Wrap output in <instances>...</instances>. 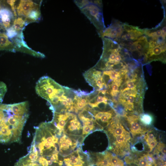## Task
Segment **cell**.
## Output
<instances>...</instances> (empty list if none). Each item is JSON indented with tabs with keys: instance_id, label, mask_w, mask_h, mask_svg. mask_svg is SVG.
Listing matches in <instances>:
<instances>
[{
	"instance_id": "obj_5",
	"label": "cell",
	"mask_w": 166,
	"mask_h": 166,
	"mask_svg": "<svg viewBox=\"0 0 166 166\" xmlns=\"http://www.w3.org/2000/svg\"><path fill=\"white\" fill-rule=\"evenodd\" d=\"M119 44L133 55L138 57L143 55L144 56L148 48V39L144 35L136 40L122 42Z\"/></svg>"
},
{
	"instance_id": "obj_12",
	"label": "cell",
	"mask_w": 166,
	"mask_h": 166,
	"mask_svg": "<svg viewBox=\"0 0 166 166\" xmlns=\"http://www.w3.org/2000/svg\"><path fill=\"white\" fill-rule=\"evenodd\" d=\"M95 121L98 124L108 126L112 121L113 112L111 110L107 111H97L91 109Z\"/></svg>"
},
{
	"instance_id": "obj_2",
	"label": "cell",
	"mask_w": 166,
	"mask_h": 166,
	"mask_svg": "<svg viewBox=\"0 0 166 166\" xmlns=\"http://www.w3.org/2000/svg\"><path fill=\"white\" fill-rule=\"evenodd\" d=\"M35 90L49 103L53 113L70 112L73 109L76 90L60 85L48 76H43L38 80Z\"/></svg>"
},
{
	"instance_id": "obj_11",
	"label": "cell",
	"mask_w": 166,
	"mask_h": 166,
	"mask_svg": "<svg viewBox=\"0 0 166 166\" xmlns=\"http://www.w3.org/2000/svg\"><path fill=\"white\" fill-rule=\"evenodd\" d=\"M127 164L133 163L137 166H156V160L151 155L146 154L140 156L138 158L131 159L128 157L125 158Z\"/></svg>"
},
{
	"instance_id": "obj_24",
	"label": "cell",
	"mask_w": 166,
	"mask_h": 166,
	"mask_svg": "<svg viewBox=\"0 0 166 166\" xmlns=\"http://www.w3.org/2000/svg\"><path fill=\"white\" fill-rule=\"evenodd\" d=\"M16 0H9L7 1V3L11 6L12 11H13L14 15L15 16H17V12L15 7V3Z\"/></svg>"
},
{
	"instance_id": "obj_23",
	"label": "cell",
	"mask_w": 166,
	"mask_h": 166,
	"mask_svg": "<svg viewBox=\"0 0 166 166\" xmlns=\"http://www.w3.org/2000/svg\"><path fill=\"white\" fill-rule=\"evenodd\" d=\"M94 128L93 127L83 125L82 131L83 135H87L91 131L93 130Z\"/></svg>"
},
{
	"instance_id": "obj_27",
	"label": "cell",
	"mask_w": 166,
	"mask_h": 166,
	"mask_svg": "<svg viewBox=\"0 0 166 166\" xmlns=\"http://www.w3.org/2000/svg\"></svg>"
},
{
	"instance_id": "obj_18",
	"label": "cell",
	"mask_w": 166,
	"mask_h": 166,
	"mask_svg": "<svg viewBox=\"0 0 166 166\" xmlns=\"http://www.w3.org/2000/svg\"><path fill=\"white\" fill-rule=\"evenodd\" d=\"M139 119L140 122L144 125H149L152 122V117L148 114H142L140 115Z\"/></svg>"
},
{
	"instance_id": "obj_3",
	"label": "cell",
	"mask_w": 166,
	"mask_h": 166,
	"mask_svg": "<svg viewBox=\"0 0 166 166\" xmlns=\"http://www.w3.org/2000/svg\"><path fill=\"white\" fill-rule=\"evenodd\" d=\"M81 12L89 19L96 29L100 36L105 28L101 0H74Z\"/></svg>"
},
{
	"instance_id": "obj_4",
	"label": "cell",
	"mask_w": 166,
	"mask_h": 166,
	"mask_svg": "<svg viewBox=\"0 0 166 166\" xmlns=\"http://www.w3.org/2000/svg\"><path fill=\"white\" fill-rule=\"evenodd\" d=\"M148 38V46L144 56L145 60L148 61L160 60L164 62L165 61L166 40Z\"/></svg>"
},
{
	"instance_id": "obj_6",
	"label": "cell",
	"mask_w": 166,
	"mask_h": 166,
	"mask_svg": "<svg viewBox=\"0 0 166 166\" xmlns=\"http://www.w3.org/2000/svg\"><path fill=\"white\" fill-rule=\"evenodd\" d=\"M83 75L86 82L93 87L94 90H101L105 87L102 72L94 66L86 71Z\"/></svg>"
},
{
	"instance_id": "obj_10",
	"label": "cell",
	"mask_w": 166,
	"mask_h": 166,
	"mask_svg": "<svg viewBox=\"0 0 166 166\" xmlns=\"http://www.w3.org/2000/svg\"><path fill=\"white\" fill-rule=\"evenodd\" d=\"M40 9V5L32 0H21L16 8V12L20 16H24L25 18L34 10Z\"/></svg>"
},
{
	"instance_id": "obj_26",
	"label": "cell",
	"mask_w": 166,
	"mask_h": 166,
	"mask_svg": "<svg viewBox=\"0 0 166 166\" xmlns=\"http://www.w3.org/2000/svg\"><path fill=\"white\" fill-rule=\"evenodd\" d=\"M97 166H103L102 165H96Z\"/></svg>"
},
{
	"instance_id": "obj_13",
	"label": "cell",
	"mask_w": 166,
	"mask_h": 166,
	"mask_svg": "<svg viewBox=\"0 0 166 166\" xmlns=\"http://www.w3.org/2000/svg\"><path fill=\"white\" fill-rule=\"evenodd\" d=\"M138 119L139 117L134 115L129 116L127 117L130 132L134 136L143 134L145 132L138 122Z\"/></svg>"
},
{
	"instance_id": "obj_16",
	"label": "cell",
	"mask_w": 166,
	"mask_h": 166,
	"mask_svg": "<svg viewBox=\"0 0 166 166\" xmlns=\"http://www.w3.org/2000/svg\"><path fill=\"white\" fill-rule=\"evenodd\" d=\"M102 73L107 75L111 82L120 78L121 76L119 72L113 70H105Z\"/></svg>"
},
{
	"instance_id": "obj_17",
	"label": "cell",
	"mask_w": 166,
	"mask_h": 166,
	"mask_svg": "<svg viewBox=\"0 0 166 166\" xmlns=\"http://www.w3.org/2000/svg\"><path fill=\"white\" fill-rule=\"evenodd\" d=\"M26 21L21 17L15 19L13 22V27L17 31L23 29Z\"/></svg>"
},
{
	"instance_id": "obj_25",
	"label": "cell",
	"mask_w": 166,
	"mask_h": 166,
	"mask_svg": "<svg viewBox=\"0 0 166 166\" xmlns=\"http://www.w3.org/2000/svg\"><path fill=\"white\" fill-rule=\"evenodd\" d=\"M2 5H1V1H0V11L2 9Z\"/></svg>"
},
{
	"instance_id": "obj_14",
	"label": "cell",
	"mask_w": 166,
	"mask_h": 166,
	"mask_svg": "<svg viewBox=\"0 0 166 166\" xmlns=\"http://www.w3.org/2000/svg\"><path fill=\"white\" fill-rule=\"evenodd\" d=\"M13 17L11 11L6 8L2 9L0 11V18L4 27L7 29L10 28L11 19Z\"/></svg>"
},
{
	"instance_id": "obj_20",
	"label": "cell",
	"mask_w": 166,
	"mask_h": 166,
	"mask_svg": "<svg viewBox=\"0 0 166 166\" xmlns=\"http://www.w3.org/2000/svg\"><path fill=\"white\" fill-rule=\"evenodd\" d=\"M156 147V152L157 154H159L160 152L164 156H165L166 147L164 143L160 142Z\"/></svg>"
},
{
	"instance_id": "obj_19",
	"label": "cell",
	"mask_w": 166,
	"mask_h": 166,
	"mask_svg": "<svg viewBox=\"0 0 166 166\" xmlns=\"http://www.w3.org/2000/svg\"><path fill=\"white\" fill-rule=\"evenodd\" d=\"M7 91V87L6 84L0 81V102H2L4 96Z\"/></svg>"
},
{
	"instance_id": "obj_1",
	"label": "cell",
	"mask_w": 166,
	"mask_h": 166,
	"mask_svg": "<svg viewBox=\"0 0 166 166\" xmlns=\"http://www.w3.org/2000/svg\"><path fill=\"white\" fill-rule=\"evenodd\" d=\"M28 102L0 104V143L19 142L29 116Z\"/></svg>"
},
{
	"instance_id": "obj_21",
	"label": "cell",
	"mask_w": 166,
	"mask_h": 166,
	"mask_svg": "<svg viewBox=\"0 0 166 166\" xmlns=\"http://www.w3.org/2000/svg\"><path fill=\"white\" fill-rule=\"evenodd\" d=\"M136 81V79L135 78L132 80H127L125 83L126 86V88L128 89L129 90H135L136 85H135V82Z\"/></svg>"
},
{
	"instance_id": "obj_15",
	"label": "cell",
	"mask_w": 166,
	"mask_h": 166,
	"mask_svg": "<svg viewBox=\"0 0 166 166\" xmlns=\"http://www.w3.org/2000/svg\"><path fill=\"white\" fill-rule=\"evenodd\" d=\"M13 43L9 39L6 35L0 34V50H7L13 51L15 50Z\"/></svg>"
},
{
	"instance_id": "obj_9",
	"label": "cell",
	"mask_w": 166,
	"mask_h": 166,
	"mask_svg": "<svg viewBox=\"0 0 166 166\" xmlns=\"http://www.w3.org/2000/svg\"><path fill=\"white\" fill-rule=\"evenodd\" d=\"M144 35L148 38L154 39L166 40V18L156 28L144 29Z\"/></svg>"
},
{
	"instance_id": "obj_7",
	"label": "cell",
	"mask_w": 166,
	"mask_h": 166,
	"mask_svg": "<svg viewBox=\"0 0 166 166\" xmlns=\"http://www.w3.org/2000/svg\"><path fill=\"white\" fill-rule=\"evenodd\" d=\"M123 24L118 20L113 19L110 25L105 28L100 37L110 39L117 42L123 33Z\"/></svg>"
},
{
	"instance_id": "obj_8",
	"label": "cell",
	"mask_w": 166,
	"mask_h": 166,
	"mask_svg": "<svg viewBox=\"0 0 166 166\" xmlns=\"http://www.w3.org/2000/svg\"><path fill=\"white\" fill-rule=\"evenodd\" d=\"M144 35V29H141L137 26L124 23L123 33L120 39L117 42L119 44L124 42L134 41Z\"/></svg>"
},
{
	"instance_id": "obj_22",
	"label": "cell",
	"mask_w": 166,
	"mask_h": 166,
	"mask_svg": "<svg viewBox=\"0 0 166 166\" xmlns=\"http://www.w3.org/2000/svg\"><path fill=\"white\" fill-rule=\"evenodd\" d=\"M7 31V36L10 38L13 37L17 34L16 31L13 27L8 29Z\"/></svg>"
}]
</instances>
